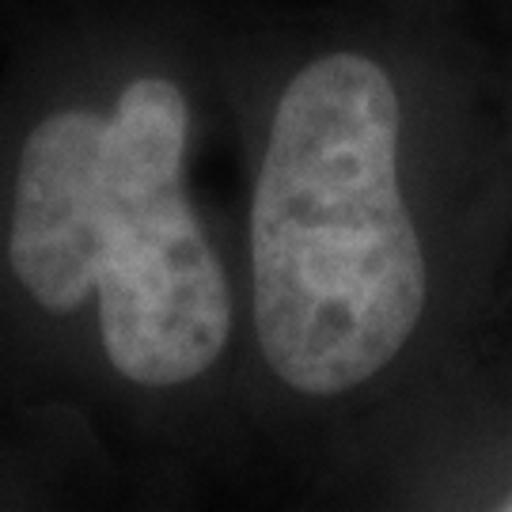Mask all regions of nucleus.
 Segmentation results:
<instances>
[{"instance_id": "nucleus-1", "label": "nucleus", "mask_w": 512, "mask_h": 512, "mask_svg": "<svg viewBox=\"0 0 512 512\" xmlns=\"http://www.w3.org/2000/svg\"><path fill=\"white\" fill-rule=\"evenodd\" d=\"M224 0H31L0 99V410L84 497L251 490Z\"/></svg>"}, {"instance_id": "nucleus-2", "label": "nucleus", "mask_w": 512, "mask_h": 512, "mask_svg": "<svg viewBox=\"0 0 512 512\" xmlns=\"http://www.w3.org/2000/svg\"><path fill=\"white\" fill-rule=\"evenodd\" d=\"M406 16L224 0L251 490L311 505L429 384L452 304L444 92Z\"/></svg>"}, {"instance_id": "nucleus-3", "label": "nucleus", "mask_w": 512, "mask_h": 512, "mask_svg": "<svg viewBox=\"0 0 512 512\" xmlns=\"http://www.w3.org/2000/svg\"><path fill=\"white\" fill-rule=\"evenodd\" d=\"M490 505L501 512H512V463L509 471H505V478H501V486L494 490V497H490Z\"/></svg>"}]
</instances>
